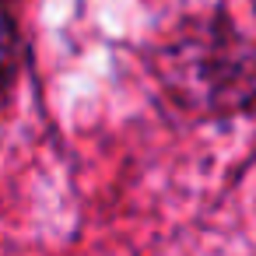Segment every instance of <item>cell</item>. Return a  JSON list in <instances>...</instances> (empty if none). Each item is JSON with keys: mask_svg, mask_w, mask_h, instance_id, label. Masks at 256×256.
<instances>
[{"mask_svg": "<svg viewBox=\"0 0 256 256\" xmlns=\"http://www.w3.org/2000/svg\"><path fill=\"white\" fill-rule=\"evenodd\" d=\"M14 67H18V36H14L11 18L4 14V8H0V88L11 81Z\"/></svg>", "mask_w": 256, "mask_h": 256, "instance_id": "obj_2", "label": "cell"}, {"mask_svg": "<svg viewBox=\"0 0 256 256\" xmlns=\"http://www.w3.org/2000/svg\"><path fill=\"white\" fill-rule=\"evenodd\" d=\"M165 60V81L190 109L232 112L256 102V46L232 28L193 32Z\"/></svg>", "mask_w": 256, "mask_h": 256, "instance_id": "obj_1", "label": "cell"}]
</instances>
